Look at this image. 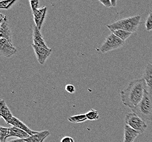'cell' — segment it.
<instances>
[{
	"label": "cell",
	"instance_id": "d6986e66",
	"mask_svg": "<svg viewBox=\"0 0 152 142\" xmlns=\"http://www.w3.org/2000/svg\"><path fill=\"white\" fill-rule=\"evenodd\" d=\"M86 115L88 120L90 121L97 120L99 119L100 117L98 111L94 109H91L90 111H88Z\"/></svg>",
	"mask_w": 152,
	"mask_h": 142
},
{
	"label": "cell",
	"instance_id": "8992f818",
	"mask_svg": "<svg viewBox=\"0 0 152 142\" xmlns=\"http://www.w3.org/2000/svg\"><path fill=\"white\" fill-rule=\"evenodd\" d=\"M0 37L1 38L7 39L8 42L12 44L11 32L7 17L2 14H0Z\"/></svg>",
	"mask_w": 152,
	"mask_h": 142
},
{
	"label": "cell",
	"instance_id": "3957f363",
	"mask_svg": "<svg viewBox=\"0 0 152 142\" xmlns=\"http://www.w3.org/2000/svg\"><path fill=\"white\" fill-rule=\"evenodd\" d=\"M132 111L144 121L152 122V95L147 90L141 101Z\"/></svg>",
	"mask_w": 152,
	"mask_h": 142
},
{
	"label": "cell",
	"instance_id": "4fadbf2b",
	"mask_svg": "<svg viewBox=\"0 0 152 142\" xmlns=\"http://www.w3.org/2000/svg\"><path fill=\"white\" fill-rule=\"evenodd\" d=\"M140 133L125 124L124 126V133L123 142H134L136 138Z\"/></svg>",
	"mask_w": 152,
	"mask_h": 142
},
{
	"label": "cell",
	"instance_id": "6da1fadb",
	"mask_svg": "<svg viewBox=\"0 0 152 142\" xmlns=\"http://www.w3.org/2000/svg\"><path fill=\"white\" fill-rule=\"evenodd\" d=\"M147 90L145 80L142 78L132 80L128 87L120 92L123 104L133 109L141 101Z\"/></svg>",
	"mask_w": 152,
	"mask_h": 142
},
{
	"label": "cell",
	"instance_id": "ac0fdd59",
	"mask_svg": "<svg viewBox=\"0 0 152 142\" xmlns=\"http://www.w3.org/2000/svg\"><path fill=\"white\" fill-rule=\"evenodd\" d=\"M68 120L72 123H80L86 121L88 119L86 118V115L78 114L69 117L68 118Z\"/></svg>",
	"mask_w": 152,
	"mask_h": 142
},
{
	"label": "cell",
	"instance_id": "44dd1931",
	"mask_svg": "<svg viewBox=\"0 0 152 142\" xmlns=\"http://www.w3.org/2000/svg\"><path fill=\"white\" fill-rule=\"evenodd\" d=\"M17 0H1L0 8L1 9H8Z\"/></svg>",
	"mask_w": 152,
	"mask_h": 142
},
{
	"label": "cell",
	"instance_id": "e0dca14e",
	"mask_svg": "<svg viewBox=\"0 0 152 142\" xmlns=\"http://www.w3.org/2000/svg\"><path fill=\"white\" fill-rule=\"evenodd\" d=\"M112 33L117 36L118 38L121 39L123 41H125L131 35L132 32L126 31L121 29H116V30H110Z\"/></svg>",
	"mask_w": 152,
	"mask_h": 142
},
{
	"label": "cell",
	"instance_id": "7402d4cb",
	"mask_svg": "<svg viewBox=\"0 0 152 142\" xmlns=\"http://www.w3.org/2000/svg\"><path fill=\"white\" fill-rule=\"evenodd\" d=\"M145 29L148 31H152V11L149 13L145 22Z\"/></svg>",
	"mask_w": 152,
	"mask_h": 142
},
{
	"label": "cell",
	"instance_id": "8fae6325",
	"mask_svg": "<svg viewBox=\"0 0 152 142\" xmlns=\"http://www.w3.org/2000/svg\"><path fill=\"white\" fill-rule=\"evenodd\" d=\"M142 78L145 80L147 91L152 95V64L151 63H147L145 66Z\"/></svg>",
	"mask_w": 152,
	"mask_h": 142
},
{
	"label": "cell",
	"instance_id": "9a60e30c",
	"mask_svg": "<svg viewBox=\"0 0 152 142\" xmlns=\"http://www.w3.org/2000/svg\"><path fill=\"white\" fill-rule=\"evenodd\" d=\"M50 135V132L48 130H43L38 132L37 133L30 135L27 138L24 139L26 142H43L45 139Z\"/></svg>",
	"mask_w": 152,
	"mask_h": 142
},
{
	"label": "cell",
	"instance_id": "277c9868",
	"mask_svg": "<svg viewBox=\"0 0 152 142\" xmlns=\"http://www.w3.org/2000/svg\"><path fill=\"white\" fill-rule=\"evenodd\" d=\"M125 123L140 134L144 133L148 127L145 121L134 112H130L126 114Z\"/></svg>",
	"mask_w": 152,
	"mask_h": 142
},
{
	"label": "cell",
	"instance_id": "2e32d148",
	"mask_svg": "<svg viewBox=\"0 0 152 142\" xmlns=\"http://www.w3.org/2000/svg\"><path fill=\"white\" fill-rule=\"evenodd\" d=\"M30 135L27 132L24 131L23 130L17 128L14 126H12L9 127V136L8 138L10 137H16L19 139L27 138Z\"/></svg>",
	"mask_w": 152,
	"mask_h": 142
},
{
	"label": "cell",
	"instance_id": "5b68a950",
	"mask_svg": "<svg viewBox=\"0 0 152 142\" xmlns=\"http://www.w3.org/2000/svg\"><path fill=\"white\" fill-rule=\"evenodd\" d=\"M125 41L118 38L117 36L111 32V34L107 36L104 43L101 46L100 51L102 53L106 52L120 48L124 45Z\"/></svg>",
	"mask_w": 152,
	"mask_h": 142
},
{
	"label": "cell",
	"instance_id": "30bf717a",
	"mask_svg": "<svg viewBox=\"0 0 152 142\" xmlns=\"http://www.w3.org/2000/svg\"><path fill=\"white\" fill-rule=\"evenodd\" d=\"M47 9V7H43L41 8H39L33 12L34 20L35 21V25L40 30H41L42 26L45 18Z\"/></svg>",
	"mask_w": 152,
	"mask_h": 142
},
{
	"label": "cell",
	"instance_id": "4316f807",
	"mask_svg": "<svg viewBox=\"0 0 152 142\" xmlns=\"http://www.w3.org/2000/svg\"><path fill=\"white\" fill-rule=\"evenodd\" d=\"M26 142L24 140V139H19V138H16V139H12V140H10V141H8V142Z\"/></svg>",
	"mask_w": 152,
	"mask_h": 142
},
{
	"label": "cell",
	"instance_id": "7a4b0ae2",
	"mask_svg": "<svg viewBox=\"0 0 152 142\" xmlns=\"http://www.w3.org/2000/svg\"><path fill=\"white\" fill-rule=\"evenodd\" d=\"M141 17L139 15L125 17L106 25L109 30L121 29L126 31L135 33L137 31L141 23Z\"/></svg>",
	"mask_w": 152,
	"mask_h": 142
},
{
	"label": "cell",
	"instance_id": "603a6c76",
	"mask_svg": "<svg viewBox=\"0 0 152 142\" xmlns=\"http://www.w3.org/2000/svg\"><path fill=\"white\" fill-rule=\"evenodd\" d=\"M32 12L39 8V0H29Z\"/></svg>",
	"mask_w": 152,
	"mask_h": 142
},
{
	"label": "cell",
	"instance_id": "ba28073f",
	"mask_svg": "<svg viewBox=\"0 0 152 142\" xmlns=\"http://www.w3.org/2000/svg\"><path fill=\"white\" fill-rule=\"evenodd\" d=\"M32 46L34 50V52L38 63L41 65H43L49 56L50 55L52 52V49H48L42 47H39L34 44H32Z\"/></svg>",
	"mask_w": 152,
	"mask_h": 142
},
{
	"label": "cell",
	"instance_id": "484cf974",
	"mask_svg": "<svg viewBox=\"0 0 152 142\" xmlns=\"http://www.w3.org/2000/svg\"><path fill=\"white\" fill-rule=\"evenodd\" d=\"M60 142H75V141L72 137L66 136V137H63Z\"/></svg>",
	"mask_w": 152,
	"mask_h": 142
},
{
	"label": "cell",
	"instance_id": "ffe728a7",
	"mask_svg": "<svg viewBox=\"0 0 152 142\" xmlns=\"http://www.w3.org/2000/svg\"><path fill=\"white\" fill-rule=\"evenodd\" d=\"M9 136V127H0V142H6V139Z\"/></svg>",
	"mask_w": 152,
	"mask_h": 142
},
{
	"label": "cell",
	"instance_id": "7c38bea8",
	"mask_svg": "<svg viewBox=\"0 0 152 142\" xmlns=\"http://www.w3.org/2000/svg\"><path fill=\"white\" fill-rule=\"evenodd\" d=\"M0 116L7 124H8L10 120L14 117L4 100H2L0 102Z\"/></svg>",
	"mask_w": 152,
	"mask_h": 142
},
{
	"label": "cell",
	"instance_id": "5bb4252c",
	"mask_svg": "<svg viewBox=\"0 0 152 142\" xmlns=\"http://www.w3.org/2000/svg\"><path fill=\"white\" fill-rule=\"evenodd\" d=\"M8 124H10V125H12V126H14L17 128H20L21 130H24V131L27 132L30 135H33L38 132L31 130V129L25 125L24 122H23L19 119H18L15 117H13V118L10 120Z\"/></svg>",
	"mask_w": 152,
	"mask_h": 142
},
{
	"label": "cell",
	"instance_id": "d4e9b609",
	"mask_svg": "<svg viewBox=\"0 0 152 142\" xmlns=\"http://www.w3.org/2000/svg\"><path fill=\"white\" fill-rule=\"evenodd\" d=\"M101 4H102L104 7L110 8L112 7L111 0H99Z\"/></svg>",
	"mask_w": 152,
	"mask_h": 142
},
{
	"label": "cell",
	"instance_id": "9c48e42d",
	"mask_svg": "<svg viewBox=\"0 0 152 142\" xmlns=\"http://www.w3.org/2000/svg\"><path fill=\"white\" fill-rule=\"evenodd\" d=\"M32 30H33V35H32V39H33V44L39 47H42L44 48L48 49V47L45 44L44 38L42 35L40 30L37 28V26L35 24L33 25L32 26Z\"/></svg>",
	"mask_w": 152,
	"mask_h": 142
},
{
	"label": "cell",
	"instance_id": "83f0119b",
	"mask_svg": "<svg viewBox=\"0 0 152 142\" xmlns=\"http://www.w3.org/2000/svg\"><path fill=\"white\" fill-rule=\"evenodd\" d=\"M111 3L112 4V7H115L117 6V0H111Z\"/></svg>",
	"mask_w": 152,
	"mask_h": 142
},
{
	"label": "cell",
	"instance_id": "cb8c5ba5",
	"mask_svg": "<svg viewBox=\"0 0 152 142\" xmlns=\"http://www.w3.org/2000/svg\"><path fill=\"white\" fill-rule=\"evenodd\" d=\"M65 90L69 94H73L75 92V87L72 84H68L65 87Z\"/></svg>",
	"mask_w": 152,
	"mask_h": 142
},
{
	"label": "cell",
	"instance_id": "52a82bcc",
	"mask_svg": "<svg viewBox=\"0 0 152 142\" xmlns=\"http://www.w3.org/2000/svg\"><path fill=\"white\" fill-rule=\"evenodd\" d=\"M17 52L12 44L4 38H0V53L6 58H10Z\"/></svg>",
	"mask_w": 152,
	"mask_h": 142
}]
</instances>
